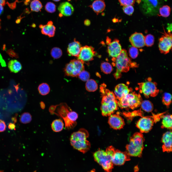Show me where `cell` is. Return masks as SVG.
I'll return each instance as SVG.
<instances>
[{"instance_id": "5b68a950", "label": "cell", "mask_w": 172, "mask_h": 172, "mask_svg": "<svg viewBox=\"0 0 172 172\" xmlns=\"http://www.w3.org/2000/svg\"><path fill=\"white\" fill-rule=\"evenodd\" d=\"M113 65L116 68V70L113 75L116 79L120 78L122 72H127L131 67H135L136 63H132L128 56L126 50L122 49L119 55L113 62Z\"/></svg>"}, {"instance_id": "484cf974", "label": "cell", "mask_w": 172, "mask_h": 172, "mask_svg": "<svg viewBox=\"0 0 172 172\" xmlns=\"http://www.w3.org/2000/svg\"><path fill=\"white\" fill-rule=\"evenodd\" d=\"M52 130L55 132L61 131L64 126L63 120L61 119H57L53 121L51 124Z\"/></svg>"}, {"instance_id": "7c38bea8", "label": "cell", "mask_w": 172, "mask_h": 172, "mask_svg": "<svg viewBox=\"0 0 172 172\" xmlns=\"http://www.w3.org/2000/svg\"><path fill=\"white\" fill-rule=\"evenodd\" d=\"M163 35L159 40L158 47L161 53L166 54L169 53L172 47V34L170 31L166 32L164 29Z\"/></svg>"}, {"instance_id": "d6a6232c", "label": "cell", "mask_w": 172, "mask_h": 172, "mask_svg": "<svg viewBox=\"0 0 172 172\" xmlns=\"http://www.w3.org/2000/svg\"><path fill=\"white\" fill-rule=\"evenodd\" d=\"M32 120V116L28 113L25 112L23 113L20 116V121L23 124H27L30 122Z\"/></svg>"}, {"instance_id": "ba28073f", "label": "cell", "mask_w": 172, "mask_h": 172, "mask_svg": "<svg viewBox=\"0 0 172 172\" xmlns=\"http://www.w3.org/2000/svg\"><path fill=\"white\" fill-rule=\"evenodd\" d=\"M163 3V0H141L139 8L144 14L153 16L159 13V9Z\"/></svg>"}, {"instance_id": "8d00e7d4", "label": "cell", "mask_w": 172, "mask_h": 172, "mask_svg": "<svg viewBox=\"0 0 172 172\" xmlns=\"http://www.w3.org/2000/svg\"><path fill=\"white\" fill-rule=\"evenodd\" d=\"M45 9L48 12L53 13L56 11V6L53 3L48 2L45 5Z\"/></svg>"}, {"instance_id": "ffe728a7", "label": "cell", "mask_w": 172, "mask_h": 172, "mask_svg": "<svg viewBox=\"0 0 172 172\" xmlns=\"http://www.w3.org/2000/svg\"><path fill=\"white\" fill-rule=\"evenodd\" d=\"M39 27L41 29V32L42 34L47 36L50 38L54 36L56 27L53 25L52 21H48L46 25H40Z\"/></svg>"}, {"instance_id": "f35d334b", "label": "cell", "mask_w": 172, "mask_h": 172, "mask_svg": "<svg viewBox=\"0 0 172 172\" xmlns=\"http://www.w3.org/2000/svg\"><path fill=\"white\" fill-rule=\"evenodd\" d=\"M78 76L82 81H86L89 79L90 74L88 72L84 70L79 73Z\"/></svg>"}, {"instance_id": "4fadbf2b", "label": "cell", "mask_w": 172, "mask_h": 172, "mask_svg": "<svg viewBox=\"0 0 172 172\" xmlns=\"http://www.w3.org/2000/svg\"><path fill=\"white\" fill-rule=\"evenodd\" d=\"M106 43L108 45V53L109 55L112 58V60H114L120 54L122 50L119 41L117 39H115L111 42V39L108 37L106 39Z\"/></svg>"}, {"instance_id": "d6986e66", "label": "cell", "mask_w": 172, "mask_h": 172, "mask_svg": "<svg viewBox=\"0 0 172 172\" xmlns=\"http://www.w3.org/2000/svg\"><path fill=\"white\" fill-rule=\"evenodd\" d=\"M81 47L80 43L75 39L74 41L70 43L68 45L67 51L68 55L77 58L80 53Z\"/></svg>"}, {"instance_id": "bcb514c9", "label": "cell", "mask_w": 172, "mask_h": 172, "mask_svg": "<svg viewBox=\"0 0 172 172\" xmlns=\"http://www.w3.org/2000/svg\"><path fill=\"white\" fill-rule=\"evenodd\" d=\"M5 3V0H0V5L4 6Z\"/></svg>"}, {"instance_id": "5bb4252c", "label": "cell", "mask_w": 172, "mask_h": 172, "mask_svg": "<svg viewBox=\"0 0 172 172\" xmlns=\"http://www.w3.org/2000/svg\"><path fill=\"white\" fill-rule=\"evenodd\" d=\"M96 53L94 48L91 46L86 45L82 47L79 55L77 58V59L84 62L92 61Z\"/></svg>"}, {"instance_id": "7402d4cb", "label": "cell", "mask_w": 172, "mask_h": 172, "mask_svg": "<svg viewBox=\"0 0 172 172\" xmlns=\"http://www.w3.org/2000/svg\"><path fill=\"white\" fill-rule=\"evenodd\" d=\"M58 9L61 14L65 16H69L73 13L74 9L72 5L67 2L60 4Z\"/></svg>"}, {"instance_id": "6da1fadb", "label": "cell", "mask_w": 172, "mask_h": 172, "mask_svg": "<svg viewBox=\"0 0 172 172\" xmlns=\"http://www.w3.org/2000/svg\"><path fill=\"white\" fill-rule=\"evenodd\" d=\"M49 111L52 114H54L60 117L64 121L65 128L68 130L74 128L76 125L78 114L73 111L65 103H62L55 105H52Z\"/></svg>"}, {"instance_id": "f1b7e54d", "label": "cell", "mask_w": 172, "mask_h": 172, "mask_svg": "<svg viewBox=\"0 0 172 172\" xmlns=\"http://www.w3.org/2000/svg\"><path fill=\"white\" fill-rule=\"evenodd\" d=\"M140 106L141 109L147 112H151L153 109L152 103L151 102L148 100L142 101Z\"/></svg>"}, {"instance_id": "60d3db41", "label": "cell", "mask_w": 172, "mask_h": 172, "mask_svg": "<svg viewBox=\"0 0 172 172\" xmlns=\"http://www.w3.org/2000/svg\"><path fill=\"white\" fill-rule=\"evenodd\" d=\"M121 6L131 5L134 6L136 0H118Z\"/></svg>"}, {"instance_id": "e575fe53", "label": "cell", "mask_w": 172, "mask_h": 172, "mask_svg": "<svg viewBox=\"0 0 172 172\" xmlns=\"http://www.w3.org/2000/svg\"><path fill=\"white\" fill-rule=\"evenodd\" d=\"M172 98V95L170 93L165 92L162 98L163 104L168 107L171 103Z\"/></svg>"}, {"instance_id": "83f0119b", "label": "cell", "mask_w": 172, "mask_h": 172, "mask_svg": "<svg viewBox=\"0 0 172 172\" xmlns=\"http://www.w3.org/2000/svg\"><path fill=\"white\" fill-rule=\"evenodd\" d=\"M171 11L170 7L167 5H164L160 7L159 13L157 15L159 16L167 17L170 15Z\"/></svg>"}, {"instance_id": "cb8c5ba5", "label": "cell", "mask_w": 172, "mask_h": 172, "mask_svg": "<svg viewBox=\"0 0 172 172\" xmlns=\"http://www.w3.org/2000/svg\"><path fill=\"white\" fill-rule=\"evenodd\" d=\"M8 67L11 72L17 73L20 71L22 68L20 63L16 60H11L8 64Z\"/></svg>"}, {"instance_id": "30bf717a", "label": "cell", "mask_w": 172, "mask_h": 172, "mask_svg": "<svg viewBox=\"0 0 172 172\" xmlns=\"http://www.w3.org/2000/svg\"><path fill=\"white\" fill-rule=\"evenodd\" d=\"M84 62L78 59H74L66 65L64 69L65 75L68 76H78L79 73L84 70Z\"/></svg>"}, {"instance_id": "f907efd6", "label": "cell", "mask_w": 172, "mask_h": 172, "mask_svg": "<svg viewBox=\"0 0 172 172\" xmlns=\"http://www.w3.org/2000/svg\"><path fill=\"white\" fill-rule=\"evenodd\" d=\"M1 20L0 19V29L1 28Z\"/></svg>"}, {"instance_id": "7dc6e473", "label": "cell", "mask_w": 172, "mask_h": 172, "mask_svg": "<svg viewBox=\"0 0 172 172\" xmlns=\"http://www.w3.org/2000/svg\"><path fill=\"white\" fill-rule=\"evenodd\" d=\"M4 10V8L2 5H0V15L3 13Z\"/></svg>"}, {"instance_id": "4316f807", "label": "cell", "mask_w": 172, "mask_h": 172, "mask_svg": "<svg viewBox=\"0 0 172 172\" xmlns=\"http://www.w3.org/2000/svg\"><path fill=\"white\" fill-rule=\"evenodd\" d=\"M86 90L88 91H94L98 88L97 84L94 80L92 79H89L86 81Z\"/></svg>"}, {"instance_id": "c3c4849f", "label": "cell", "mask_w": 172, "mask_h": 172, "mask_svg": "<svg viewBox=\"0 0 172 172\" xmlns=\"http://www.w3.org/2000/svg\"><path fill=\"white\" fill-rule=\"evenodd\" d=\"M11 119L12 121L14 122V123H15L16 122V118L15 117H13Z\"/></svg>"}, {"instance_id": "9a60e30c", "label": "cell", "mask_w": 172, "mask_h": 172, "mask_svg": "<svg viewBox=\"0 0 172 172\" xmlns=\"http://www.w3.org/2000/svg\"><path fill=\"white\" fill-rule=\"evenodd\" d=\"M130 160V156L126 151L123 152L116 149L112 159L113 164L120 166L124 165L126 161Z\"/></svg>"}, {"instance_id": "681fc988", "label": "cell", "mask_w": 172, "mask_h": 172, "mask_svg": "<svg viewBox=\"0 0 172 172\" xmlns=\"http://www.w3.org/2000/svg\"><path fill=\"white\" fill-rule=\"evenodd\" d=\"M55 2H58L59 1H60V0H53Z\"/></svg>"}, {"instance_id": "4dcf8cb0", "label": "cell", "mask_w": 172, "mask_h": 172, "mask_svg": "<svg viewBox=\"0 0 172 172\" xmlns=\"http://www.w3.org/2000/svg\"><path fill=\"white\" fill-rule=\"evenodd\" d=\"M38 90L40 94L42 95H45L49 92L50 88L48 84L43 83L39 86Z\"/></svg>"}, {"instance_id": "836d02e7", "label": "cell", "mask_w": 172, "mask_h": 172, "mask_svg": "<svg viewBox=\"0 0 172 172\" xmlns=\"http://www.w3.org/2000/svg\"><path fill=\"white\" fill-rule=\"evenodd\" d=\"M51 54L52 57L54 59H57L61 57L62 54V52L60 48L55 47L53 48L51 50Z\"/></svg>"}, {"instance_id": "603a6c76", "label": "cell", "mask_w": 172, "mask_h": 172, "mask_svg": "<svg viewBox=\"0 0 172 172\" xmlns=\"http://www.w3.org/2000/svg\"><path fill=\"white\" fill-rule=\"evenodd\" d=\"M105 6V2L103 0H96L91 6L93 11L97 15L104 10Z\"/></svg>"}, {"instance_id": "ab89813d", "label": "cell", "mask_w": 172, "mask_h": 172, "mask_svg": "<svg viewBox=\"0 0 172 172\" xmlns=\"http://www.w3.org/2000/svg\"><path fill=\"white\" fill-rule=\"evenodd\" d=\"M123 10L124 13L129 16L131 15L134 11V8L131 5L124 6Z\"/></svg>"}, {"instance_id": "9c48e42d", "label": "cell", "mask_w": 172, "mask_h": 172, "mask_svg": "<svg viewBox=\"0 0 172 172\" xmlns=\"http://www.w3.org/2000/svg\"><path fill=\"white\" fill-rule=\"evenodd\" d=\"M164 113H161L151 116L142 117L138 121L136 126L141 133H147L151 129L154 123L160 119V117Z\"/></svg>"}, {"instance_id": "f546056e", "label": "cell", "mask_w": 172, "mask_h": 172, "mask_svg": "<svg viewBox=\"0 0 172 172\" xmlns=\"http://www.w3.org/2000/svg\"><path fill=\"white\" fill-rule=\"evenodd\" d=\"M43 7L41 2L39 0H33L31 2L30 7L32 11L38 12Z\"/></svg>"}, {"instance_id": "816d5d0a", "label": "cell", "mask_w": 172, "mask_h": 172, "mask_svg": "<svg viewBox=\"0 0 172 172\" xmlns=\"http://www.w3.org/2000/svg\"><path fill=\"white\" fill-rule=\"evenodd\" d=\"M68 1H70V0H68Z\"/></svg>"}, {"instance_id": "ee69618b", "label": "cell", "mask_w": 172, "mask_h": 172, "mask_svg": "<svg viewBox=\"0 0 172 172\" xmlns=\"http://www.w3.org/2000/svg\"><path fill=\"white\" fill-rule=\"evenodd\" d=\"M139 170V168L138 165H137L134 167V172H138Z\"/></svg>"}, {"instance_id": "d4e9b609", "label": "cell", "mask_w": 172, "mask_h": 172, "mask_svg": "<svg viewBox=\"0 0 172 172\" xmlns=\"http://www.w3.org/2000/svg\"><path fill=\"white\" fill-rule=\"evenodd\" d=\"M161 128H166L172 130V115L167 114L162 116Z\"/></svg>"}, {"instance_id": "2e32d148", "label": "cell", "mask_w": 172, "mask_h": 172, "mask_svg": "<svg viewBox=\"0 0 172 172\" xmlns=\"http://www.w3.org/2000/svg\"><path fill=\"white\" fill-rule=\"evenodd\" d=\"M109 117L108 123L111 128L118 130L123 127L125 125L124 119L118 114H112Z\"/></svg>"}, {"instance_id": "ac0fdd59", "label": "cell", "mask_w": 172, "mask_h": 172, "mask_svg": "<svg viewBox=\"0 0 172 172\" xmlns=\"http://www.w3.org/2000/svg\"><path fill=\"white\" fill-rule=\"evenodd\" d=\"M172 132L167 131L163 135L162 138V146L163 152H170L172 151Z\"/></svg>"}, {"instance_id": "52a82bcc", "label": "cell", "mask_w": 172, "mask_h": 172, "mask_svg": "<svg viewBox=\"0 0 172 172\" xmlns=\"http://www.w3.org/2000/svg\"><path fill=\"white\" fill-rule=\"evenodd\" d=\"M142 99L140 94L131 92L118 100V107L121 109H134L140 106Z\"/></svg>"}, {"instance_id": "8fae6325", "label": "cell", "mask_w": 172, "mask_h": 172, "mask_svg": "<svg viewBox=\"0 0 172 172\" xmlns=\"http://www.w3.org/2000/svg\"><path fill=\"white\" fill-rule=\"evenodd\" d=\"M141 93H143L145 96L148 98L150 97H154L157 95L159 90L157 87V84L155 82L148 81L138 84Z\"/></svg>"}, {"instance_id": "1f68e13d", "label": "cell", "mask_w": 172, "mask_h": 172, "mask_svg": "<svg viewBox=\"0 0 172 172\" xmlns=\"http://www.w3.org/2000/svg\"><path fill=\"white\" fill-rule=\"evenodd\" d=\"M101 68L103 72L107 74L110 73L113 70L112 65L109 63L107 62H103L101 63Z\"/></svg>"}, {"instance_id": "8992f818", "label": "cell", "mask_w": 172, "mask_h": 172, "mask_svg": "<svg viewBox=\"0 0 172 172\" xmlns=\"http://www.w3.org/2000/svg\"><path fill=\"white\" fill-rule=\"evenodd\" d=\"M145 139L142 133L136 132L130 138L129 143L126 146V151L130 156H142Z\"/></svg>"}, {"instance_id": "44dd1931", "label": "cell", "mask_w": 172, "mask_h": 172, "mask_svg": "<svg viewBox=\"0 0 172 172\" xmlns=\"http://www.w3.org/2000/svg\"><path fill=\"white\" fill-rule=\"evenodd\" d=\"M131 90L124 84L121 83L118 84L115 87L114 91L116 99L119 100L130 92Z\"/></svg>"}, {"instance_id": "b9f144b4", "label": "cell", "mask_w": 172, "mask_h": 172, "mask_svg": "<svg viewBox=\"0 0 172 172\" xmlns=\"http://www.w3.org/2000/svg\"><path fill=\"white\" fill-rule=\"evenodd\" d=\"M6 125L5 122L0 119V132H4L5 130Z\"/></svg>"}, {"instance_id": "7bdbcfd3", "label": "cell", "mask_w": 172, "mask_h": 172, "mask_svg": "<svg viewBox=\"0 0 172 172\" xmlns=\"http://www.w3.org/2000/svg\"><path fill=\"white\" fill-rule=\"evenodd\" d=\"M8 127L9 129L11 130H15L16 129L15 125L13 123H10L9 124Z\"/></svg>"}, {"instance_id": "7a4b0ae2", "label": "cell", "mask_w": 172, "mask_h": 172, "mask_svg": "<svg viewBox=\"0 0 172 172\" xmlns=\"http://www.w3.org/2000/svg\"><path fill=\"white\" fill-rule=\"evenodd\" d=\"M103 84L100 87L102 97L101 109L104 116H109L118 109V101L114 93L106 88Z\"/></svg>"}, {"instance_id": "d590c367", "label": "cell", "mask_w": 172, "mask_h": 172, "mask_svg": "<svg viewBox=\"0 0 172 172\" xmlns=\"http://www.w3.org/2000/svg\"><path fill=\"white\" fill-rule=\"evenodd\" d=\"M145 45L147 47H150L153 45L154 42V36L151 34H148L145 37Z\"/></svg>"}, {"instance_id": "74e56055", "label": "cell", "mask_w": 172, "mask_h": 172, "mask_svg": "<svg viewBox=\"0 0 172 172\" xmlns=\"http://www.w3.org/2000/svg\"><path fill=\"white\" fill-rule=\"evenodd\" d=\"M129 56L132 59L136 58L138 55V51L137 48L132 46L130 47L129 50Z\"/></svg>"}, {"instance_id": "e0dca14e", "label": "cell", "mask_w": 172, "mask_h": 172, "mask_svg": "<svg viewBox=\"0 0 172 172\" xmlns=\"http://www.w3.org/2000/svg\"><path fill=\"white\" fill-rule=\"evenodd\" d=\"M145 37L140 33L135 32L129 38V41L133 46L136 48H141L145 45Z\"/></svg>"}, {"instance_id": "3957f363", "label": "cell", "mask_w": 172, "mask_h": 172, "mask_svg": "<svg viewBox=\"0 0 172 172\" xmlns=\"http://www.w3.org/2000/svg\"><path fill=\"white\" fill-rule=\"evenodd\" d=\"M89 136L88 132L84 128H81L71 135L70 141L73 148L85 153L88 151L91 147L90 142L87 140Z\"/></svg>"}, {"instance_id": "f6af8a7d", "label": "cell", "mask_w": 172, "mask_h": 172, "mask_svg": "<svg viewBox=\"0 0 172 172\" xmlns=\"http://www.w3.org/2000/svg\"><path fill=\"white\" fill-rule=\"evenodd\" d=\"M84 24L86 26H88L90 24V21L88 20H86L84 21Z\"/></svg>"}, {"instance_id": "277c9868", "label": "cell", "mask_w": 172, "mask_h": 172, "mask_svg": "<svg viewBox=\"0 0 172 172\" xmlns=\"http://www.w3.org/2000/svg\"><path fill=\"white\" fill-rule=\"evenodd\" d=\"M116 149L112 146L107 147L105 151L99 149L93 154L95 160L102 167L106 172H111L113 164L112 159Z\"/></svg>"}]
</instances>
